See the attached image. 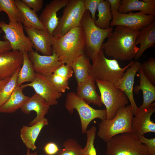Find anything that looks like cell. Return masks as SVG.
Segmentation results:
<instances>
[{"label":"cell","mask_w":155,"mask_h":155,"mask_svg":"<svg viewBox=\"0 0 155 155\" xmlns=\"http://www.w3.org/2000/svg\"><path fill=\"white\" fill-rule=\"evenodd\" d=\"M140 31L117 26L102 44L104 54L121 61L130 60L135 58L139 50L135 40Z\"/></svg>","instance_id":"obj_1"},{"label":"cell","mask_w":155,"mask_h":155,"mask_svg":"<svg viewBox=\"0 0 155 155\" xmlns=\"http://www.w3.org/2000/svg\"><path fill=\"white\" fill-rule=\"evenodd\" d=\"M85 41L81 26L74 27L63 36H53L52 53L62 64L71 66L72 63L85 54Z\"/></svg>","instance_id":"obj_2"},{"label":"cell","mask_w":155,"mask_h":155,"mask_svg":"<svg viewBox=\"0 0 155 155\" xmlns=\"http://www.w3.org/2000/svg\"><path fill=\"white\" fill-rule=\"evenodd\" d=\"M92 60V64L88 71L90 77L95 81L98 80L112 83L120 78L134 62L131 61L125 67L121 68L117 60L106 58L102 49L99 51Z\"/></svg>","instance_id":"obj_3"},{"label":"cell","mask_w":155,"mask_h":155,"mask_svg":"<svg viewBox=\"0 0 155 155\" xmlns=\"http://www.w3.org/2000/svg\"><path fill=\"white\" fill-rule=\"evenodd\" d=\"M133 115L130 104L119 108L112 119L101 120L98 124V136L106 143L117 135L132 133L131 121Z\"/></svg>","instance_id":"obj_4"},{"label":"cell","mask_w":155,"mask_h":155,"mask_svg":"<svg viewBox=\"0 0 155 155\" xmlns=\"http://www.w3.org/2000/svg\"><path fill=\"white\" fill-rule=\"evenodd\" d=\"M80 26L84 38L86 55L92 59L102 49L104 41L112 32L113 28L110 26L106 29H102L97 27L88 11H85L82 19Z\"/></svg>","instance_id":"obj_5"},{"label":"cell","mask_w":155,"mask_h":155,"mask_svg":"<svg viewBox=\"0 0 155 155\" xmlns=\"http://www.w3.org/2000/svg\"><path fill=\"white\" fill-rule=\"evenodd\" d=\"M106 155H149L146 146L132 133L113 137L106 143Z\"/></svg>","instance_id":"obj_6"},{"label":"cell","mask_w":155,"mask_h":155,"mask_svg":"<svg viewBox=\"0 0 155 155\" xmlns=\"http://www.w3.org/2000/svg\"><path fill=\"white\" fill-rule=\"evenodd\" d=\"M65 106L71 114L73 113L74 109L77 111L80 119L82 132L84 134H86L89 125L94 119L98 118L102 120L107 119L105 109L93 108L74 92H71L67 94Z\"/></svg>","instance_id":"obj_7"},{"label":"cell","mask_w":155,"mask_h":155,"mask_svg":"<svg viewBox=\"0 0 155 155\" xmlns=\"http://www.w3.org/2000/svg\"><path fill=\"white\" fill-rule=\"evenodd\" d=\"M100 94L102 104L106 107L107 119H111L116 115L118 110L129 102L125 94L113 83L95 81Z\"/></svg>","instance_id":"obj_8"},{"label":"cell","mask_w":155,"mask_h":155,"mask_svg":"<svg viewBox=\"0 0 155 155\" xmlns=\"http://www.w3.org/2000/svg\"><path fill=\"white\" fill-rule=\"evenodd\" d=\"M86 11L84 0H69L52 36H63L72 28L80 26Z\"/></svg>","instance_id":"obj_9"},{"label":"cell","mask_w":155,"mask_h":155,"mask_svg":"<svg viewBox=\"0 0 155 155\" xmlns=\"http://www.w3.org/2000/svg\"><path fill=\"white\" fill-rule=\"evenodd\" d=\"M0 27L5 33V40L9 42L12 50L28 53L33 50V45L28 36L25 35L22 23L9 22L7 24L2 21L0 22Z\"/></svg>","instance_id":"obj_10"},{"label":"cell","mask_w":155,"mask_h":155,"mask_svg":"<svg viewBox=\"0 0 155 155\" xmlns=\"http://www.w3.org/2000/svg\"><path fill=\"white\" fill-rule=\"evenodd\" d=\"M155 16L141 12L122 14L118 12L112 15L110 26H121L130 29L140 31L155 21Z\"/></svg>","instance_id":"obj_11"},{"label":"cell","mask_w":155,"mask_h":155,"mask_svg":"<svg viewBox=\"0 0 155 155\" xmlns=\"http://www.w3.org/2000/svg\"><path fill=\"white\" fill-rule=\"evenodd\" d=\"M25 87H30L42 97L50 105L57 104L59 99L62 96L55 88L48 77L36 73V77L32 82L24 84Z\"/></svg>","instance_id":"obj_12"},{"label":"cell","mask_w":155,"mask_h":155,"mask_svg":"<svg viewBox=\"0 0 155 155\" xmlns=\"http://www.w3.org/2000/svg\"><path fill=\"white\" fill-rule=\"evenodd\" d=\"M155 111L154 103L144 109L138 108L132 119V133L138 137L149 132L155 133V123L150 118Z\"/></svg>","instance_id":"obj_13"},{"label":"cell","mask_w":155,"mask_h":155,"mask_svg":"<svg viewBox=\"0 0 155 155\" xmlns=\"http://www.w3.org/2000/svg\"><path fill=\"white\" fill-rule=\"evenodd\" d=\"M28 55L36 73L45 76L50 75L63 64L54 53L51 55L46 56L33 50Z\"/></svg>","instance_id":"obj_14"},{"label":"cell","mask_w":155,"mask_h":155,"mask_svg":"<svg viewBox=\"0 0 155 155\" xmlns=\"http://www.w3.org/2000/svg\"><path fill=\"white\" fill-rule=\"evenodd\" d=\"M141 64L138 61H134L131 65L127 69L123 76L113 83L127 96L132 108L133 115L138 108L133 95L134 79L136 74L141 67Z\"/></svg>","instance_id":"obj_15"},{"label":"cell","mask_w":155,"mask_h":155,"mask_svg":"<svg viewBox=\"0 0 155 155\" xmlns=\"http://www.w3.org/2000/svg\"><path fill=\"white\" fill-rule=\"evenodd\" d=\"M23 61V53L10 51L0 54V80L11 78L21 68Z\"/></svg>","instance_id":"obj_16"},{"label":"cell","mask_w":155,"mask_h":155,"mask_svg":"<svg viewBox=\"0 0 155 155\" xmlns=\"http://www.w3.org/2000/svg\"><path fill=\"white\" fill-rule=\"evenodd\" d=\"M69 0H53L46 4L40 15L39 18L45 29L52 35L57 27L59 17L57 12L64 7Z\"/></svg>","instance_id":"obj_17"},{"label":"cell","mask_w":155,"mask_h":155,"mask_svg":"<svg viewBox=\"0 0 155 155\" xmlns=\"http://www.w3.org/2000/svg\"><path fill=\"white\" fill-rule=\"evenodd\" d=\"M28 37L36 51L43 55H52L53 36L46 30L24 27Z\"/></svg>","instance_id":"obj_18"},{"label":"cell","mask_w":155,"mask_h":155,"mask_svg":"<svg viewBox=\"0 0 155 155\" xmlns=\"http://www.w3.org/2000/svg\"><path fill=\"white\" fill-rule=\"evenodd\" d=\"M50 106L42 97L35 93L29 97L20 109L26 114H29L32 111L36 112V117L29 124V126H31L45 118L44 116L48 112Z\"/></svg>","instance_id":"obj_19"},{"label":"cell","mask_w":155,"mask_h":155,"mask_svg":"<svg viewBox=\"0 0 155 155\" xmlns=\"http://www.w3.org/2000/svg\"><path fill=\"white\" fill-rule=\"evenodd\" d=\"M95 81L90 76L78 84L76 94L85 102L89 104H92L99 107L102 104L101 98L97 93Z\"/></svg>","instance_id":"obj_20"},{"label":"cell","mask_w":155,"mask_h":155,"mask_svg":"<svg viewBox=\"0 0 155 155\" xmlns=\"http://www.w3.org/2000/svg\"><path fill=\"white\" fill-rule=\"evenodd\" d=\"M48 124L47 119L45 118L33 125L22 126L20 131V137L28 149L32 150L36 149L35 142L36 139L42 129Z\"/></svg>","instance_id":"obj_21"},{"label":"cell","mask_w":155,"mask_h":155,"mask_svg":"<svg viewBox=\"0 0 155 155\" xmlns=\"http://www.w3.org/2000/svg\"><path fill=\"white\" fill-rule=\"evenodd\" d=\"M140 79L139 85L136 86L133 91L136 94L142 90L143 94V102L142 105L138 107L142 109L149 107L155 100V86L148 80L144 75L141 67L138 71Z\"/></svg>","instance_id":"obj_22"},{"label":"cell","mask_w":155,"mask_h":155,"mask_svg":"<svg viewBox=\"0 0 155 155\" xmlns=\"http://www.w3.org/2000/svg\"><path fill=\"white\" fill-rule=\"evenodd\" d=\"M140 44L139 50L135 57L137 61L147 49L153 46L155 44V21L141 30L137 36L136 45Z\"/></svg>","instance_id":"obj_23"},{"label":"cell","mask_w":155,"mask_h":155,"mask_svg":"<svg viewBox=\"0 0 155 155\" xmlns=\"http://www.w3.org/2000/svg\"><path fill=\"white\" fill-rule=\"evenodd\" d=\"M24 84L17 86L8 100L0 107V112L11 113L23 106L29 98L23 92Z\"/></svg>","instance_id":"obj_24"},{"label":"cell","mask_w":155,"mask_h":155,"mask_svg":"<svg viewBox=\"0 0 155 155\" xmlns=\"http://www.w3.org/2000/svg\"><path fill=\"white\" fill-rule=\"evenodd\" d=\"M15 1L23 19V24L24 27L40 30H45L40 22L36 12L28 7L22 0H15Z\"/></svg>","instance_id":"obj_25"},{"label":"cell","mask_w":155,"mask_h":155,"mask_svg":"<svg viewBox=\"0 0 155 155\" xmlns=\"http://www.w3.org/2000/svg\"><path fill=\"white\" fill-rule=\"evenodd\" d=\"M118 12L125 14L138 10L147 15L155 16V5L148 4L138 0H122Z\"/></svg>","instance_id":"obj_26"},{"label":"cell","mask_w":155,"mask_h":155,"mask_svg":"<svg viewBox=\"0 0 155 155\" xmlns=\"http://www.w3.org/2000/svg\"><path fill=\"white\" fill-rule=\"evenodd\" d=\"M90 59L83 54L76 59L71 67L77 84L89 77L88 71L91 65Z\"/></svg>","instance_id":"obj_27"},{"label":"cell","mask_w":155,"mask_h":155,"mask_svg":"<svg viewBox=\"0 0 155 155\" xmlns=\"http://www.w3.org/2000/svg\"><path fill=\"white\" fill-rule=\"evenodd\" d=\"M23 53V61L18 75L17 86L25 82H32L35 80L36 77V73L29 59L28 53L24 52Z\"/></svg>","instance_id":"obj_28"},{"label":"cell","mask_w":155,"mask_h":155,"mask_svg":"<svg viewBox=\"0 0 155 155\" xmlns=\"http://www.w3.org/2000/svg\"><path fill=\"white\" fill-rule=\"evenodd\" d=\"M98 18L94 21L95 25L102 29L110 27V20L112 15L110 9V5L108 0H102L97 8Z\"/></svg>","instance_id":"obj_29"},{"label":"cell","mask_w":155,"mask_h":155,"mask_svg":"<svg viewBox=\"0 0 155 155\" xmlns=\"http://www.w3.org/2000/svg\"><path fill=\"white\" fill-rule=\"evenodd\" d=\"M2 11L7 14L9 22L23 23V19L15 0H0V13Z\"/></svg>","instance_id":"obj_30"},{"label":"cell","mask_w":155,"mask_h":155,"mask_svg":"<svg viewBox=\"0 0 155 155\" xmlns=\"http://www.w3.org/2000/svg\"><path fill=\"white\" fill-rule=\"evenodd\" d=\"M20 68L17 70L0 91V107L8 100L17 86V80Z\"/></svg>","instance_id":"obj_31"},{"label":"cell","mask_w":155,"mask_h":155,"mask_svg":"<svg viewBox=\"0 0 155 155\" xmlns=\"http://www.w3.org/2000/svg\"><path fill=\"white\" fill-rule=\"evenodd\" d=\"M63 148L59 150L57 155H82L83 148L75 139H69L64 142Z\"/></svg>","instance_id":"obj_32"},{"label":"cell","mask_w":155,"mask_h":155,"mask_svg":"<svg viewBox=\"0 0 155 155\" xmlns=\"http://www.w3.org/2000/svg\"><path fill=\"white\" fill-rule=\"evenodd\" d=\"M97 129L94 126H92L87 130L86 142L85 147L82 148V155H97L96 149L94 146V142Z\"/></svg>","instance_id":"obj_33"},{"label":"cell","mask_w":155,"mask_h":155,"mask_svg":"<svg viewBox=\"0 0 155 155\" xmlns=\"http://www.w3.org/2000/svg\"><path fill=\"white\" fill-rule=\"evenodd\" d=\"M141 68L146 77L152 84L155 85V59L149 58L142 63Z\"/></svg>","instance_id":"obj_34"},{"label":"cell","mask_w":155,"mask_h":155,"mask_svg":"<svg viewBox=\"0 0 155 155\" xmlns=\"http://www.w3.org/2000/svg\"><path fill=\"white\" fill-rule=\"evenodd\" d=\"M58 92L62 93L70 89L69 80L54 73L48 76Z\"/></svg>","instance_id":"obj_35"},{"label":"cell","mask_w":155,"mask_h":155,"mask_svg":"<svg viewBox=\"0 0 155 155\" xmlns=\"http://www.w3.org/2000/svg\"><path fill=\"white\" fill-rule=\"evenodd\" d=\"M102 0H84V5L86 11L90 13L91 17L94 21L96 19V13L98 5Z\"/></svg>","instance_id":"obj_36"},{"label":"cell","mask_w":155,"mask_h":155,"mask_svg":"<svg viewBox=\"0 0 155 155\" xmlns=\"http://www.w3.org/2000/svg\"><path fill=\"white\" fill-rule=\"evenodd\" d=\"M53 73L69 80L72 76L73 72L71 65L63 64Z\"/></svg>","instance_id":"obj_37"},{"label":"cell","mask_w":155,"mask_h":155,"mask_svg":"<svg viewBox=\"0 0 155 155\" xmlns=\"http://www.w3.org/2000/svg\"><path fill=\"white\" fill-rule=\"evenodd\" d=\"M141 142L144 144L149 155H155V138H147L144 135L138 137Z\"/></svg>","instance_id":"obj_38"},{"label":"cell","mask_w":155,"mask_h":155,"mask_svg":"<svg viewBox=\"0 0 155 155\" xmlns=\"http://www.w3.org/2000/svg\"><path fill=\"white\" fill-rule=\"evenodd\" d=\"M28 7L37 12L42 9L43 1L42 0H22Z\"/></svg>","instance_id":"obj_39"},{"label":"cell","mask_w":155,"mask_h":155,"mask_svg":"<svg viewBox=\"0 0 155 155\" xmlns=\"http://www.w3.org/2000/svg\"><path fill=\"white\" fill-rule=\"evenodd\" d=\"M44 150L47 155H55L57 154L59 150L57 145L53 142H49L44 146Z\"/></svg>","instance_id":"obj_40"},{"label":"cell","mask_w":155,"mask_h":155,"mask_svg":"<svg viewBox=\"0 0 155 155\" xmlns=\"http://www.w3.org/2000/svg\"><path fill=\"white\" fill-rule=\"evenodd\" d=\"M110 5V9L112 15L118 12L120 5V0H108Z\"/></svg>","instance_id":"obj_41"},{"label":"cell","mask_w":155,"mask_h":155,"mask_svg":"<svg viewBox=\"0 0 155 155\" xmlns=\"http://www.w3.org/2000/svg\"><path fill=\"white\" fill-rule=\"evenodd\" d=\"M11 48L9 42L7 40H0V54L10 51Z\"/></svg>","instance_id":"obj_42"},{"label":"cell","mask_w":155,"mask_h":155,"mask_svg":"<svg viewBox=\"0 0 155 155\" xmlns=\"http://www.w3.org/2000/svg\"><path fill=\"white\" fill-rule=\"evenodd\" d=\"M10 78H8L3 80H0V91L9 81Z\"/></svg>","instance_id":"obj_43"},{"label":"cell","mask_w":155,"mask_h":155,"mask_svg":"<svg viewBox=\"0 0 155 155\" xmlns=\"http://www.w3.org/2000/svg\"><path fill=\"white\" fill-rule=\"evenodd\" d=\"M142 1L148 4L155 5V0H142Z\"/></svg>","instance_id":"obj_44"},{"label":"cell","mask_w":155,"mask_h":155,"mask_svg":"<svg viewBox=\"0 0 155 155\" xmlns=\"http://www.w3.org/2000/svg\"><path fill=\"white\" fill-rule=\"evenodd\" d=\"M26 155H39L38 154L37 152L36 151L34 152H30V149H27V154Z\"/></svg>","instance_id":"obj_45"},{"label":"cell","mask_w":155,"mask_h":155,"mask_svg":"<svg viewBox=\"0 0 155 155\" xmlns=\"http://www.w3.org/2000/svg\"><path fill=\"white\" fill-rule=\"evenodd\" d=\"M1 29V27H0V29Z\"/></svg>","instance_id":"obj_46"},{"label":"cell","mask_w":155,"mask_h":155,"mask_svg":"<svg viewBox=\"0 0 155 155\" xmlns=\"http://www.w3.org/2000/svg\"><path fill=\"white\" fill-rule=\"evenodd\" d=\"M0 155H1L0 154Z\"/></svg>","instance_id":"obj_47"}]
</instances>
